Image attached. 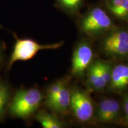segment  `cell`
I'll return each instance as SVG.
<instances>
[{
	"label": "cell",
	"instance_id": "obj_2",
	"mask_svg": "<svg viewBox=\"0 0 128 128\" xmlns=\"http://www.w3.org/2000/svg\"><path fill=\"white\" fill-rule=\"evenodd\" d=\"M80 31L92 38L106 34L115 28L113 21L102 7L91 8L80 20Z\"/></svg>",
	"mask_w": 128,
	"mask_h": 128
},
{
	"label": "cell",
	"instance_id": "obj_18",
	"mask_svg": "<svg viewBox=\"0 0 128 128\" xmlns=\"http://www.w3.org/2000/svg\"></svg>",
	"mask_w": 128,
	"mask_h": 128
},
{
	"label": "cell",
	"instance_id": "obj_4",
	"mask_svg": "<svg viewBox=\"0 0 128 128\" xmlns=\"http://www.w3.org/2000/svg\"><path fill=\"white\" fill-rule=\"evenodd\" d=\"M102 49L108 56L123 58L128 56V31L114 28L106 34L102 44Z\"/></svg>",
	"mask_w": 128,
	"mask_h": 128
},
{
	"label": "cell",
	"instance_id": "obj_15",
	"mask_svg": "<svg viewBox=\"0 0 128 128\" xmlns=\"http://www.w3.org/2000/svg\"><path fill=\"white\" fill-rule=\"evenodd\" d=\"M65 84H66V82L64 80H59L49 86L44 95V105L46 106L50 103Z\"/></svg>",
	"mask_w": 128,
	"mask_h": 128
},
{
	"label": "cell",
	"instance_id": "obj_3",
	"mask_svg": "<svg viewBox=\"0 0 128 128\" xmlns=\"http://www.w3.org/2000/svg\"><path fill=\"white\" fill-rule=\"evenodd\" d=\"M15 44L7 64V70H10L16 62L27 61L33 58L38 52L43 50H55L64 44V42L49 44H42L29 38L21 39L14 34Z\"/></svg>",
	"mask_w": 128,
	"mask_h": 128
},
{
	"label": "cell",
	"instance_id": "obj_10",
	"mask_svg": "<svg viewBox=\"0 0 128 128\" xmlns=\"http://www.w3.org/2000/svg\"><path fill=\"white\" fill-rule=\"evenodd\" d=\"M71 99V90L65 84L54 99L46 106L55 113L65 114L70 108Z\"/></svg>",
	"mask_w": 128,
	"mask_h": 128
},
{
	"label": "cell",
	"instance_id": "obj_11",
	"mask_svg": "<svg viewBox=\"0 0 128 128\" xmlns=\"http://www.w3.org/2000/svg\"><path fill=\"white\" fill-rule=\"evenodd\" d=\"M105 6L116 18L128 22V0H105Z\"/></svg>",
	"mask_w": 128,
	"mask_h": 128
},
{
	"label": "cell",
	"instance_id": "obj_16",
	"mask_svg": "<svg viewBox=\"0 0 128 128\" xmlns=\"http://www.w3.org/2000/svg\"><path fill=\"white\" fill-rule=\"evenodd\" d=\"M123 108L124 112V122L128 126V93L126 94L123 102Z\"/></svg>",
	"mask_w": 128,
	"mask_h": 128
},
{
	"label": "cell",
	"instance_id": "obj_6",
	"mask_svg": "<svg viewBox=\"0 0 128 128\" xmlns=\"http://www.w3.org/2000/svg\"><path fill=\"white\" fill-rule=\"evenodd\" d=\"M70 108L75 118L81 123H88L94 116L93 102L87 92L79 88L71 90Z\"/></svg>",
	"mask_w": 128,
	"mask_h": 128
},
{
	"label": "cell",
	"instance_id": "obj_8",
	"mask_svg": "<svg viewBox=\"0 0 128 128\" xmlns=\"http://www.w3.org/2000/svg\"><path fill=\"white\" fill-rule=\"evenodd\" d=\"M121 113V106L118 100L104 98L99 102L94 116L100 124H113L119 120Z\"/></svg>",
	"mask_w": 128,
	"mask_h": 128
},
{
	"label": "cell",
	"instance_id": "obj_1",
	"mask_svg": "<svg viewBox=\"0 0 128 128\" xmlns=\"http://www.w3.org/2000/svg\"><path fill=\"white\" fill-rule=\"evenodd\" d=\"M44 99V95L38 88L18 90L12 94L7 114L16 119L28 120L38 111Z\"/></svg>",
	"mask_w": 128,
	"mask_h": 128
},
{
	"label": "cell",
	"instance_id": "obj_5",
	"mask_svg": "<svg viewBox=\"0 0 128 128\" xmlns=\"http://www.w3.org/2000/svg\"><path fill=\"white\" fill-rule=\"evenodd\" d=\"M113 66L104 60L92 62L87 71V85L91 92H100L108 86Z\"/></svg>",
	"mask_w": 128,
	"mask_h": 128
},
{
	"label": "cell",
	"instance_id": "obj_13",
	"mask_svg": "<svg viewBox=\"0 0 128 128\" xmlns=\"http://www.w3.org/2000/svg\"><path fill=\"white\" fill-rule=\"evenodd\" d=\"M12 93L9 84L0 78V122L4 120Z\"/></svg>",
	"mask_w": 128,
	"mask_h": 128
},
{
	"label": "cell",
	"instance_id": "obj_9",
	"mask_svg": "<svg viewBox=\"0 0 128 128\" xmlns=\"http://www.w3.org/2000/svg\"><path fill=\"white\" fill-rule=\"evenodd\" d=\"M108 86L116 93H122L128 88V65L119 64L113 66Z\"/></svg>",
	"mask_w": 128,
	"mask_h": 128
},
{
	"label": "cell",
	"instance_id": "obj_7",
	"mask_svg": "<svg viewBox=\"0 0 128 128\" xmlns=\"http://www.w3.org/2000/svg\"><path fill=\"white\" fill-rule=\"evenodd\" d=\"M93 49L91 44L88 42H81L73 53L72 74L76 77L84 76L93 62Z\"/></svg>",
	"mask_w": 128,
	"mask_h": 128
},
{
	"label": "cell",
	"instance_id": "obj_14",
	"mask_svg": "<svg viewBox=\"0 0 128 128\" xmlns=\"http://www.w3.org/2000/svg\"><path fill=\"white\" fill-rule=\"evenodd\" d=\"M57 7L66 14L76 16L79 13L84 0H55Z\"/></svg>",
	"mask_w": 128,
	"mask_h": 128
},
{
	"label": "cell",
	"instance_id": "obj_12",
	"mask_svg": "<svg viewBox=\"0 0 128 128\" xmlns=\"http://www.w3.org/2000/svg\"><path fill=\"white\" fill-rule=\"evenodd\" d=\"M35 119L44 128H62L64 124L58 117L46 110L38 111L34 114Z\"/></svg>",
	"mask_w": 128,
	"mask_h": 128
},
{
	"label": "cell",
	"instance_id": "obj_17",
	"mask_svg": "<svg viewBox=\"0 0 128 128\" xmlns=\"http://www.w3.org/2000/svg\"><path fill=\"white\" fill-rule=\"evenodd\" d=\"M5 62V51L4 46L0 43V69L3 66Z\"/></svg>",
	"mask_w": 128,
	"mask_h": 128
}]
</instances>
